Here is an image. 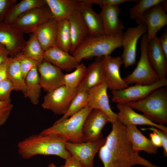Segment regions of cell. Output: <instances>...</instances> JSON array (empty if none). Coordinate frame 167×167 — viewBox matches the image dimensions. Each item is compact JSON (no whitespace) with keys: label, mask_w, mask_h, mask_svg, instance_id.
<instances>
[{"label":"cell","mask_w":167,"mask_h":167,"mask_svg":"<svg viewBox=\"0 0 167 167\" xmlns=\"http://www.w3.org/2000/svg\"><path fill=\"white\" fill-rule=\"evenodd\" d=\"M126 126L132 148L135 152L139 153L140 151H144L150 154L157 153L159 148L155 146L150 139L144 135L136 126Z\"/></svg>","instance_id":"27"},{"label":"cell","mask_w":167,"mask_h":167,"mask_svg":"<svg viewBox=\"0 0 167 167\" xmlns=\"http://www.w3.org/2000/svg\"><path fill=\"white\" fill-rule=\"evenodd\" d=\"M47 167H58L56 166L53 163H50L49 164ZM59 167H63V165L62 166Z\"/></svg>","instance_id":"47"},{"label":"cell","mask_w":167,"mask_h":167,"mask_svg":"<svg viewBox=\"0 0 167 167\" xmlns=\"http://www.w3.org/2000/svg\"><path fill=\"white\" fill-rule=\"evenodd\" d=\"M17 1V0H0V23L3 22L9 10Z\"/></svg>","instance_id":"40"},{"label":"cell","mask_w":167,"mask_h":167,"mask_svg":"<svg viewBox=\"0 0 167 167\" xmlns=\"http://www.w3.org/2000/svg\"><path fill=\"white\" fill-rule=\"evenodd\" d=\"M167 85V78L160 79L149 85L136 84L122 90L111 91V101L117 104H126L137 101L143 99L154 90Z\"/></svg>","instance_id":"7"},{"label":"cell","mask_w":167,"mask_h":167,"mask_svg":"<svg viewBox=\"0 0 167 167\" xmlns=\"http://www.w3.org/2000/svg\"><path fill=\"white\" fill-rule=\"evenodd\" d=\"M26 41L24 33L12 24L0 23V44L5 46L11 57L22 52Z\"/></svg>","instance_id":"12"},{"label":"cell","mask_w":167,"mask_h":167,"mask_svg":"<svg viewBox=\"0 0 167 167\" xmlns=\"http://www.w3.org/2000/svg\"><path fill=\"white\" fill-rule=\"evenodd\" d=\"M13 90V85L8 79L0 81V101L11 102V94Z\"/></svg>","instance_id":"37"},{"label":"cell","mask_w":167,"mask_h":167,"mask_svg":"<svg viewBox=\"0 0 167 167\" xmlns=\"http://www.w3.org/2000/svg\"><path fill=\"white\" fill-rule=\"evenodd\" d=\"M19 59L20 69L23 77L25 78L31 70L40 64L38 62L28 58L21 53L16 55Z\"/></svg>","instance_id":"36"},{"label":"cell","mask_w":167,"mask_h":167,"mask_svg":"<svg viewBox=\"0 0 167 167\" xmlns=\"http://www.w3.org/2000/svg\"><path fill=\"white\" fill-rule=\"evenodd\" d=\"M45 0H22L13 5L4 18L5 23L11 24L20 15L35 7L46 5Z\"/></svg>","instance_id":"30"},{"label":"cell","mask_w":167,"mask_h":167,"mask_svg":"<svg viewBox=\"0 0 167 167\" xmlns=\"http://www.w3.org/2000/svg\"><path fill=\"white\" fill-rule=\"evenodd\" d=\"M150 140L155 146L158 148L162 147L161 139L157 134L153 132L150 134Z\"/></svg>","instance_id":"45"},{"label":"cell","mask_w":167,"mask_h":167,"mask_svg":"<svg viewBox=\"0 0 167 167\" xmlns=\"http://www.w3.org/2000/svg\"><path fill=\"white\" fill-rule=\"evenodd\" d=\"M25 82L26 90L24 93L25 98H28L34 105L39 102L41 87L37 66L33 67L27 74Z\"/></svg>","instance_id":"28"},{"label":"cell","mask_w":167,"mask_h":167,"mask_svg":"<svg viewBox=\"0 0 167 167\" xmlns=\"http://www.w3.org/2000/svg\"><path fill=\"white\" fill-rule=\"evenodd\" d=\"M164 0H141L129 10L131 19L136 20L140 18L148 10L162 3Z\"/></svg>","instance_id":"35"},{"label":"cell","mask_w":167,"mask_h":167,"mask_svg":"<svg viewBox=\"0 0 167 167\" xmlns=\"http://www.w3.org/2000/svg\"><path fill=\"white\" fill-rule=\"evenodd\" d=\"M7 78L12 83L14 90L24 93L26 90L25 79L23 77L18 57H10L8 59L6 68Z\"/></svg>","instance_id":"29"},{"label":"cell","mask_w":167,"mask_h":167,"mask_svg":"<svg viewBox=\"0 0 167 167\" xmlns=\"http://www.w3.org/2000/svg\"><path fill=\"white\" fill-rule=\"evenodd\" d=\"M13 108L11 101H0V127L6 122Z\"/></svg>","instance_id":"38"},{"label":"cell","mask_w":167,"mask_h":167,"mask_svg":"<svg viewBox=\"0 0 167 167\" xmlns=\"http://www.w3.org/2000/svg\"><path fill=\"white\" fill-rule=\"evenodd\" d=\"M44 52L35 34L32 33L30 35L29 39L26 41L21 53L25 56L40 64L44 60Z\"/></svg>","instance_id":"32"},{"label":"cell","mask_w":167,"mask_h":167,"mask_svg":"<svg viewBox=\"0 0 167 167\" xmlns=\"http://www.w3.org/2000/svg\"><path fill=\"white\" fill-rule=\"evenodd\" d=\"M53 18L46 4L32 8L23 14L12 24L24 33H33L40 25Z\"/></svg>","instance_id":"9"},{"label":"cell","mask_w":167,"mask_h":167,"mask_svg":"<svg viewBox=\"0 0 167 167\" xmlns=\"http://www.w3.org/2000/svg\"><path fill=\"white\" fill-rule=\"evenodd\" d=\"M99 14L102 20L104 34L109 35L123 33L124 28L119 18L121 9L119 6H103Z\"/></svg>","instance_id":"20"},{"label":"cell","mask_w":167,"mask_h":167,"mask_svg":"<svg viewBox=\"0 0 167 167\" xmlns=\"http://www.w3.org/2000/svg\"><path fill=\"white\" fill-rule=\"evenodd\" d=\"M57 21L52 18L39 26L33 33L45 51L56 46Z\"/></svg>","instance_id":"25"},{"label":"cell","mask_w":167,"mask_h":167,"mask_svg":"<svg viewBox=\"0 0 167 167\" xmlns=\"http://www.w3.org/2000/svg\"><path fill=\"white\" fill-rule=\"evenodd\" d=\"M110 122L108 116L102 111L92 109L84 122L82 128L84 142L94 141L102 138V131Z\"/></svg>","instance_id":"14"},{"label":"cell","mask_w":167,"mask_h":167,"mask_svg":"<svg viewBox=\"0 0 167 167\" xmlns=\"http://www.w3.org/2000/svg\"><path fill=\"white\" fill-rule=\"evenodd\" d=\"M92 109L87 105L69 118L59 122H55L51 126L40 133L62 137L67 142H84L82 128L84 121Z\"/></svg>","instance_id":"5"},{"label":"cell","mask_w":167,"mask_h":167,"mask_svg":"<svg viewBox=\"0 0 167 167\" xmlns=\"http://www.w3.org/2000/svg\"><path fill=\"white\" fill-rule=\"evenodd\" d=\"M53 17L57 21L68 19L78 9L79 0H45Z\"/></svg>","instance_id":"26"},{"label":"cell","mask_w":167,"mask_h":167,"mask_svg":"<svg viewBox=\"0 0 167 167\" xmlns=\"http://www.w3.org/2000/svg\"><path fill=\"white\" fill-rule=\"evenodd\" d=\"M123 64L121 57L108 55L103 57L105 82L108 89L111 91L122 90L129 86L120 74V69Z\"/></svg>","instance_id":"13"},{"label":"cell","mask_w":167,"mask_h":167,"mask_svg":"<svg viewBox=\"0 0 167 167\" xmlns=\"http://www.w3.org/2000/svg\"><path fill=\"white\" fill-rule=\"evenodd\" d=\"M9 53L4 45L0 44V65L9 58Z\"/></svg>","instance_id":"44"},{"label":"cell","mask_w":167,"mask_h":167,"mask_svg":"<svg viewBox=\"0 0 167 167\" xmlns=\"http://www.w3.org/2000/svg\"><path fill=\"white\" fill-rule=\"evenodd\" d=\"M88 91H78L65 114L55 122L62 121L78 112L87 105Z\"/></svg>","instance_id":"33"},{"label":"cell","mask_w":167,"mask_h":167,"mask_svg":"<svg viewBox=\"0 0 167 167\" xmlns=\"http://www.w3.org/2000/svg\"><path fill=\"white\" fill-rule=\"evenodd\" d=\"M159 41L161 48L164 53L167 57V30H165L160 37Z\"/></svg>","instance_id":"42"},{"label":"cell","mask_w":167,"mask_h":167,"mask_svg":"<svg viewBox=\"0 0 167 167\" xmlns=\"http://www.w3.org/2000/svg\"><path fill=\"white\" fill-rule=\"evenodd\" d=\"M162 3L151 8L136 20L138 24L143 23L147 26L148 41L156 36L157 32L167 24V15Z\"/></svg>","instance_id":"15"},{"label":"cell","mask_w":167,"mask_h":167,"mask_svg":"<svg viewBox=\"0 0 167 167\" xmlns=\"http://www.w3.org/2000/svg\"><path fill=\"white\" fill-rule=\"evenodd\" d=\"M103 57L97 58L87 67L84 76L78 88V91H88L105 82Z\"/></svg>","instance_id":"23"},{"label":"cell","mask_w":167,"mask_h":167,"mask_svg":"<svg viewBox=\"0 0 167 167\" xmlns=\"http://www.w3.org/2000/svg\"><path fill=\"white\" fill-rule=\"evenodd\" d=\"M107 89L104 82L89 90L88 91L87 105L92 109H98L104 112L112 123L117 120V115L110 107Z\"/></svg>","instance_id":"16"},{"label":"cell","mask_w":167,"mask_h":167,"mask_svg":"<svg viewBox=\"0 0 167 167\" xmlns=\"http://www.w3.org/2000/svg\"><path fill=\"white\" fill-rule=\"evenodd\" d=\"M142 130H150L153 131L157 134L161 139L162 147L163 148V154L165 156H167V133L153 127L148 128H143Z\"/></svg>","instance_id":"41"},{"label":"cell","mask_w":167,"mask_h":167,"mask_svg":"<svg viewBox=\"0 0 167 167\" xmlns=\"http://www.w3.org/2000/svg\"><path fill=\"white\" fill-rule=\"evenodd\" d=\"M71 43V34L68 19L58 21L56 46L64 51L69 53Z\"/></svg>","instance_id":"31"},{"label":"cell","mask_w":167,"mask_h":167,"mask_svg":"<svg viewBox=\"0 0 167 167\" xmlns=\"http://www.w3.org/2000/svg\"><path fill=\"white\" fill-rule=\"evenodd\" d=\"M143 113L151 121L164 125L167 123V88H160L139 101L127 104Z\"/></svg>","instance_id":"4"},{"label":"cell","mask_w":167,"mask_h":167,"mask_svg":"<svg viewBox=\"0 0 167 167\" xmlns=\"http://www.w3.org/2000/svg\"><path fill=\"white\" fill-rule=\"evenodd\" d=\"M148 41L147 34L142 36L140 43V56L136 66L133 71L123 78L128 85L132 84L149 85L160 79L152 66L147 54Z\"/></svg>","instance_id":"6"},{"label":"cell","mask_w":167,"mask_h":167,"mask_svg":"<svg viewBox=\"0 0 167 167\" xmlns=\"http://www.w3.org/2000/svg\"><path fill=\"white\" fill-rule=\"evenodd\" d=\"M8 58L0 65V81L7 78L6 68Z\"/></svg>","instance_id":"46"},{"label":"cell","mask_w":167,"mask_h":167,"mask_svg":"<svg viewBox=\"0 0 167 167\" xmlns=\"http://www.w3.org/2000/svg\"><path fill=\"white\" fill-rule=\"evenodd\" d=\"M78 90V88H71L62 85L47 92L44 97L41 106L44 109L50 110L55 114L63 115Z\"/></svg>","instance_id":"8"},{"label":"cell","mask_w":167,"mask_h":167,"mask_svg":"<svg viewBox=\"0 0 167 167\" xmlns=\"http://www.w3.org/2000/svg\"><path fill=\"white\" fill-rule=\"evenodd\" d=\"M68 20L71 38L69 53L72 54L74 50L89 36V33L78 9L72 14Z\"/></svg>","instance_id":"22"},{"label":"cell","mask_w":167,"mask_h":167,"mask_svg":"<svg viewBox=\"0 0 167 167\" xmlns=\"http://www.w3.org/2000/svg\"><path fill=\"white\" fill-rule=\"evenodd\" d=\"M147 50L150 63L160 79L166 78L167 57L161 48L158 37L148 41Z\"/></svg>","instance_id":"18"},{"label":"cell","mask_w":167,"mask_h":167,"mask_svg":"<svg viewBox=\"0 0 167 167\" xmlns=\"http://www.w3.org/2000/svg\"><path fill=\"white\" fill-rule=\"evenodd\" d=\"M63 167H82L79 162L72 156L65 160V164Z\"/></svg>","instance_id":"43"},{"label":"cell","mask_w":167,"mask_h":167,"mask_svg":"<svg viewBox=\"0 0 167 167\" xmlns=\"http://www.w3.org/2000/svg\"><path fill=\"white\" fill-rule=\"evenodd\" d=\"M87 67L80 63L72 72L64 74L63 84L70 88H78L84 76Z\"/></svg>","instance_id":"34"},{"label":"cell","mask_w":167,"mask_h":167,"mask_svg":"<svg viewBox=\"0 0 167 167\" xmlns=\"http://www.w3.org/2000/svg\"><path fill=\"white\" fill-rule=\"evenodd\" d=\"M87 3L92 5L96 4L101 7L103 6H119V5L126 2H134V0H84Z\"/></svg>","instance_id":"39"},{"label":"cell","mask_w":167,"mask_h":167,"mask_svg":"<svg viewBox=\"0 0 167 167\" xmlns=\"http://www.w3.org/2000/svg\"><path fill=\"white\" fill-rule=\"evenodd\" d=\"M105 138L91 142L72 143L67 142L66 149L76 158L82 167H94L93 160L96 153L104 144Z\"/></svg>","instance_id":"11"},{"label":"cell","mask_w":167,"mask_h":167,"mask_svg":"<svg viewBox=\"0 0 167 167\" xmlns=\"http://www.w3.org/2000/svg\"><path fill=\"white\" fill-rule=\"evenodd\" d=\"M92 6L84 0H79L78 10L88 28L89 36L94 37L105 35L99 14L93 10Z\"/></svg>","instance_id":"24"},{"label":"cell","mask_w":167,"mask_h":167,"mask_svg":"<svg viewBox=\"0 0 167 167\" xmlns=\"http://www.w3.org/2000/svg\"><path fill=\"white\" fill-rule=\"evenodd\" d=\"M65 139L51 135L34 134L19 141L18 152L24 159L37 155H55L65 160L71 156L66 149Z\"/></svg>","instance_id":"2"},{"label":"cell","mask_w":167,"mask_h":167,"mask_svg":"<svg viewBox=\"0 0 167 167\" xmlns=\"http://www.w3.org/2000/svg\"><path fill=\"white\" fill-rule=\"evenodd\" d=\"M117 108L118 110L117 113V120L125 126L149 125L167 133V127L151 121L143 114L135 112L127 104H117Z\"/></svg>","instance_id":"19"},{"label":"cell","mask_w":167,"mask_h":167,"mask_svg":"<svg viewBox=\"0 0 167 167\" xmlns=\"http://www.w3.org/2000/svg\"><path fill=\"white\" fill-rule=\"evenodd\" d=\"M123 33L89 36L71 54L79 63L83 59L110 55L115 49L122 46Z\"/></svg>","instance_id":"3"},{"label":"cell","mask_w":167,"mask_h":167,"mask_svg":"<svg viewBox=\"0 0 167 167\" xmlns=\"http://www.w3.org/2000/svg\"><path fill=\"white\" fill-rule=\"evenodd\" d=\"M41 88L47 92H50L64 85V74L62 70L44 60L37 66Z\"/></svg>","instance_id":"17"},{"label":"cell","mask_w":167,"mask_h":167,"mask_svg":"<svg viewBox=\"0 0 167 167\" xmlns=\"http://www.w3.org/2000/svg\"><path fill=\"white\" fill-rule=\"evenodd\" d=\"M147 31L146 25L140 23L136 27L128 28L123 33L122 47L123 48V51L121 57L125 68H127L135 64L138 41Z\"/></svg>","instance_id":"10"},{"label":"cell","mask_w":167,"mask_h":167,"mask_svg":"<svg viewBox=\"0 0 167 167\" xmlns=\"http://www.w3.org/2000/svg\"><path fill=\"white\" fill-rule=\"evenodd\" d=\"M44 60L67 72L75 69L80 63L74 56L56 46L45 51Z\"/></svg>","instance_id":"21"},{"label":"cell","mask_w":167,"mask_h":167,"mask_svg":"<svg viewBox=\"0 0 167 167\" xmlns=\"http://www.w3.org/2000/svg\"><path fill=\"white\" fill-rule=\"evenodd\" d=\"M112 129L99 150L98 156L104 167H162L155 165L133 150L126 126L118 120L112 123Z\"/></svg>","instance_id":"1"}]
</instances>
